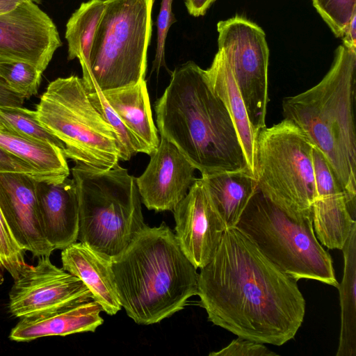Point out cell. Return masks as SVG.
<instances>
[{
    "label": "cell",
    "mask_w": 356,
    "mask_h": 356,
    "mask_svg": "<svg viewBox=\"0 0 356 356\" xmlns=\"http://www.w3.org/2000/svg\"><path fill=\"white\" fill-rule=\"evenodd\" d=\"M197 295L213 324L264 344L280 346L293 339L305 314L297 281L237 227L226 229L214 256L200 268Z\"/></svg>",
    "instance_id": "1"
},
{
    "label": "cell",
    "mask_w": 356,
    "mask_h": 356,
    "mask_svg": "<svg viewBox=\"0 0 356 356\" xmlns=\"http://www.w3.org/2000/svg\"><path fill=\"white\" fill-rule=\"evenodd\" d=\"M154 111L160 136L174 144L202 176L251 173L226 106L211 89L206 71L194 62L174 70Z\"/></svg>",
    "instance_id": "2"
},
{
    "label": "cell",
    "mask_w": 356,
    "mask_h": 356,
    "mask_svg": "<svg viewBox=\"0 0 356 356\" xmlns=\"http://www.w3.org/2000/svg\"><path fill=\"white\" fill-rule=\"evenodd\" d=\"M111 261L121 305L137 324L159 323L197 295V268L164 222L145 225Z\"/></svg>",
    "instance_id": "3"
},
{
    "label": "cell",
    "mask_w": 356,
    "mask_h": 356,
    "mask_svg": "<svg viewBox=\"0 0 356 356\" xmlns=\"http://www.w3.org/2000/svg\"><path fill=\"white\" fill-rule=\"evenodd\" d=\"M356 49L343 43L323 79L312 88L282 100L291 121L319 149L332 167L352 207L356 197L355 103Z\"/></svg>",
    "instance_id": "4"
},
{
    "label": "cell",
    "mask_w": 356,
    "mask_h": 356,
    "mask_svg": "<svg viewBox=\"0 0 356 356\" xmlns=\"http://www.w3.org/2000/svg\"><path fill=\"white\" fill-rule=\"evenodd\" d=\"M72 174L79 200L78 239L117 256L146 225L136 178L119 163L107 170L76 163Z\"/></svg>",
    "instance_id": "5"
},
{
    "label": "cell",
    "mask_w": 356,
    "mask_h": 356,
    "mask_svg": "<svg viewBox=\"0 0 356 356\" xmlns=\"http://www.w3.org/2000/svg\"><path fill=\"white\" fill-rule=\"evenodd\" d=\"M36 108L40 122L63 144L66 158L99 170L118 163L117 135L91 102L82 78L54 80Z\"/></svg>",
    "instance_id": "6"
},
{
    "label": "cell",
    "mask_w": 356,
    "mask_h": 356,
    "mask_svg": "<svg viewBox=\"0 0 356 356\" xmlns=\"http://www.w3.org/2000/svg\"><path fill=\"white\" fill-rule=\"evenodd\" d=\"M154 1L105 0L82 77L86 86L105 91L145 79Z\"/></svg>",
    "instance_id": "7"
},
{
    "label": "cell",
    "mask_w": 356,
    "mask_h": 356,
    "mask_svg": "<svg viewBox=\"0 0 356 356\" xmlns=\"http://www.w3.org/2000/svg\"><path fill=\"white\" fill-rule=\"evenodd\" d=\"M259 250L292 279L314 280L337 287L332 259L318 241L312 217H290L258 191L237 225Z\"/></svg>",
    "instance_id": "8"
},
{
    "label": "cell",
    "mask_w": 356,
    "mask_h": 356,
    "mask_svg": "<svg viewBox=\"0 0 356 356\" xmlns=\"http://www.w3.org/2000/svg\"><path fill=\"white\" fill-rule=\"evenodd\" d=\"M313 145L284 119L260 129L255 140V170L262 195L296 220L312 216L316 197Z\"/></svg>",
    "instance_id": "9"
},
{
    "label": "cell",
    "mask_w": 356,
    "mask_h": 356,
    "mask_svg": "<svg viewBox=\"0 0 356 356\" xmlns=\"http://www.w3.org/2000/svg\"><path fill=\"white\" fill-rule=\"evenodd\" d=\"M218 49L227 61L254 132L266 127L269 50L264 31L235 16L217 24Z\"/></svg>",
    "instance_id": "10"
},
{
    "label": "cell",
    "mask_w": 356,
    "mask_h": 356,
    "mask_svg": "<svg viewBox=\"0 0 356 356\" xmlns=\"http://www.w3.org/2000/svg\"><path fill=\"white\" fill-rule=\"evenodd\" d=\"M14 280L9 310L20 318L93 300L78 277L54 266L49 257H39L35 266L26 264Z\"/></svg>",
    "instance_id": "11"
},
{
    "label": "cell",
    "mask_w": 356,
    "mask_h": 356,
    "mask_svg": "<svg viewBox=\"0 0 356 356\" xmlns=\"http://www.w3.org/2000/svg\"><path fill=\"white\" fill-rule=\"evenodd\" d=\"M61 45L55 24L38 3L0 15V58L26 61L43 72Z\"/></svg>",
    "instance_id": "12"
},
{
    "label": "cell",
    "mask_w": 356,
    "mask_h": 356,
    "mask_svg": "<svg viewBox=\"0 0 356 356\" xmlns=\"http://www.w3.org/2000/svg\"><path fill=\"white\" fill-rule=\"evenodd\" d=\"M173 212L181 251L196 268H203L216 252L227 227L201 177Z\"/></svg>",
    "instance_id": "13"
},
{
    "label": "cell",
    "mask_w": 356,
    "mask_h": 356,
    "mask_svg": "<svg viewBox=\"0 0 356 356\" xmlns=\"http://www.w3.org/2000/svg\"><path fill=\"white\" fill-rule=\"evenodd\" d=\"M149 156L145 170L136 178L140 200L149 210L173 211L196 180V169L174 144L161 136Z\"/></svg>",
    "instance_id": "14"
},
{
    "label": "cell",
    "mask_w": 356,
    "mask_h": 356,
    "mask_svg": "<svg viewBox=\"0 0 356 356\" xmlns=\"http://www.w3.org/2000/svg\"><path fill=\"white\" fill-rule=\"evenodd\" d=\"M35 180L23 173H0V209L19 245L34 257H49L54 248L42 231Z\"/></svg>",
    "instance_id": "15"
},
{
    "label": "cell",
    "mask_w": 356,
    "mask_h": 356,
    "mask_svg": "<svg viewBox=\"0 0 356 356\" xmlns=\"http://www.w3.org/2000/svg\"><path fill=\"white\" fill-rule=\"evenodd\" d=\"M42 231L49 243L63 250L78 239L79 200L75 182L68 177L58 182L35 181Z\"/></svg>",
    "instance_id": "16"
},
{
    "label": "cell",
    "mask_w": 356,
    "mask_h": 356,
    "mask_svg": "<svg viewBox=\"0 0 356 356\" xmlns=\"http://www.w3.org/2000/svg\"><path fill=\"white\" fill-rule=\"evenodd\" d=\"M61 260L63 268L83 282L104 312L114 315L121 309L111 257L80 241L63 249Z\"/></svg>",
    "instance_id": "17"
},
{
    "label": "cell",
    "mask_w": 356,
    "mask_h": 356,
    "mask_svg": "<svg viewBox=\"0 0 356 356\" xmlns=\"http://www.w3.org/2000/svg\"><path fill=\"white\" fill-rule=\"evenodd\" d=\"M102 311L100 305L90 300L24 317L12 330L9 338L15 341H29L47 336L95 332L104 322Z\"/></svg>",
    "instance_id": "18"
},
{
    "label": "cell",
    "mask_w": 356,
    "mask_h": 356,
    "mask_svg": "<svg viewBox=\"0 0 356 356\" xmlns=\"http://www.w3.org/2000/svg\"><path fill=\"white\" fill-rule=\"evenodd\" d=\"M102 92L114 112L135 136L142 148V153L150 155L157 148L160 140L153 121L145 80Z\"/></svg>",
    "instance_id": "19"
},
{
    "label": "cell",
    "mask_w": 356,
    "mask_h": 356,
    "mask_svg": "<svg viewBox=\"0 0 356 356\" xmlns=\"http://www.w3.org/2000/svg\"><path fill=\"white\" fill-rule=\"evenodd\" d=\"M209 85L223 102L236 127L251 173L256 177V133L223 52L218 49L209 68L205 70ZM257 178V177H256Z\"/></svg>",
    "instance_id": "20"
},
{
    "label": "cell",
    "mask_w": 356,
    "mask_h": 356,
    "mask_svg": "<svg viewBox=\"0 0 356 356\" xmlns=\"http://www.w3.org/2000/svg\"><path fill=\"white\" fill-rule=\"evenodd\" d=\"M201 178L227 229L236 227L259 189L257 178L247 171L225 172Z\"/></svg>",
    "instance_id": "21"
},
{
    "label": "cell",
    "mask_w": 356,
    "mask_h": 356,
    "mask_svg": "<svg viewBox=\"0 0 356 356\" xmlns=\"http://www.w3.org/2000/svg\"><path fill=\"white\" fill-rule=\"evenodd\" d=\"M312 217L318 241L329 249L342 250L356 227L355 211L344 193L316 198Z\"/></svg>",
    "instance_id": "22"
},
{
    "label": "cell",
    "mask_w": 356,
    "mask_h": 356,
    "mask_svg": "<svg viewBox=\"0 0 356 356\" xmlns=\"http://www.w3.org/2000/svg\"><path fill=\"white\" fill-rule=\"evenodd\" d=\"M0 146L35 168L46 181L58 182L70 175L63 149L50 143L0 131Z\"/></svg>",
    "instance_id": "23"
},
{
    "label": "cell",
    "mask_w": 356,
    "mask_h": 356,
    "mask_svg": "<svg viewBox=\"0 0 356 356\" xmlns=\"http://www.w3.org/2000/svg\"><path fill=\"white\" fill-rule=\"evenodd\" d=\"M342 252L344 267L338 285L341 306V330L337 356L356 355V227Z\"/></svg>",
    "instance_id": "24"
},
{
    "label": "cell",
    "mask_w": 356,
    "mask_h": 356,
    "mask_svg": "<svg viewBox=\"0 0 356 356\" xmlns=\"http://www.w3.org/2000/svg\"><path fill=\"white\" fill-rule=\"evenodd\" d=\"M104 8L105 0H90L82 3L66 24L65 38L68 46L67 59H79L83 77L88 72L90 48Z\"/></svg>",
    "instance_id": "25"
},
{
    "label": "cell",
    "mask_w": 356,
    "mask_h": 356,
    "mask_svg": "<svg viewBox=\"0 0 356 356\" xmlns=\"http://www.w3.org/2000/svg\"><path fill=\"white\" fill-rule=\"evenodd\" d=\"M0 124L3 131L63 148L61 142L40 122L36 111L22 106L0 105Z\"/></svg>",
    "instance_id": "26"
},
{
    "label": "cell",
    "mask_w": 356,
    "mask_h": 356,
    "mask_svg": "<svg viewBox=\"0 0 356 356\" xmlns=\"http://www.w3.org/2000/svg\"><path fill=\"white\" fill-rule=\"evenodd\" d=\"M42 74L28 62L0 58V76L13 92L24 99L37 94Z\"/></svg>",
    "instance_id": "27"
},
{
    "label": "cell",
    "mask_w": 356,
    "mask_h": 356,
    "mask_svg": "<svg viewBox=\"0 0 356 356\" xmlns=\"http://www.w3.org/2000/svg\"><path fill=\"white\" fill-rule=\"evenodd\" d=\"M86 89L91 102L117 135L120 145V161H129L136 154L142 153L138 140L112 109L102 90L95 84Z\"/></svg>",
    "instance_id": "28"
},
{
    "label": "cell",
    "mask_w": 356,
    "mask_h": 356,
    "mask_svg": "<svg viewBox=\"0 0 356 356\" xmlns=\"http://www.w3.org/2000/svg\"><path fill=\"white\" fill-rule=\"evenodd\" d=\"M313 5L337 37L356 15V0H312Z\"/></svg>",
    "instance_id": "29"
},
{
    "label": "cell",
    "mask_w": 356,
    "mask_h": 356,
    "mask_svg": "<svg viewBox=\"0 0 356 356\" xmlns=\"http://www.w3.org/2000/svg\"><path fill=\"white\" fill-rule=\"evenodd\" d=\"M26 265L24 250L14 238L0 209V266L15 279Z\"/></svg>",
    "instance_id": "30"
},
{
    "label": "cell",
    "mask_w": 356,
    "mask_h": 356,
    "mask_svg": "<svg viewBox=\"0 0 356 356\" xmlns=\"http://www.w3.org/2000/svg\"><path fill=\"white\" fill-rule=\"evenodd\" d=\"M312 162L316 198L345 193L327 160L322 152L314 146Z\"/></svg>",
    "instance_id": "31"
},
{
    "label": "cell",
    "mask_w": 356,
    "mask_h": 356,
    "mask_svg": "<svg viewBox=\"0 0 356 356\" xmlns=\"http://www.w3.org/2000/svg\"><path fill=\"white\" fill-rule=\"evenodd\" d=\"M172 0H161V8L157 17V43L153 69L159 70L165 64V39L171 25L177 19L172 12Z\"/></svg>",
    "instance_id": "32"
},
{
    "label": "cell",
    "mask_w": 356,
    "mask_h": 356,
    "mask_svg": "<svg viewBox=\"0 0 356 356\" xmlns=\"http://www.w3.org/2000/svg\"><path fill=\"white\" fill-rule=\"evenodd\" d=\"M264 343L238 337L227 346L217 352L209 353V356H274Z\"/></svg>",
    "instance_id": "33"
},
{
    "label": "cell",
    "mask_w": 356,
    "mask_h": 356,
    "mask_svg": "<svg viewBox=\"0 0 356 356\" xmlns=\"http://www.w3.org/2000/svg\"><path fill=\"white\" fill-rule=\"evenodd\" d=\"M1 172L23 173L36 181H45L43 176L35 168L0 146Z\"/></svg>",
    "instance_id": "34"
},
{
    "label": "cell",
    "mask_w": 356,
    "mask_h": 356,
    "mask_svg": "<svg viewBox=\"0 0 356 356\" xmlns=\"http://www.w3.org/2000/svg\"><path fill=\"white\" fill-rule=\"evenodd\" d=\"M24 98L13 92L0 76V105L22 106Z\"/></svg>",
    "instance_id": "35"
},
{
    "label": "cell",
    "mask_w": 356,
    "mask_h": 356,
    "mask_svg": "<svg viewBox=\"0 0 356 356\" xmlns=\"http://www.w3.org/2000/svg\"><path fill=\"white\" fill-rule=\"evenodd\" d=\"M215 0H185L188 12L194 17L204 15Z\"/></svg>",
    "instance_id": "36"
},
{
    "label": "cell",
    "mask_w": 356,
    "mask_h": 356,
    "mask_svg": "<svg viewBox=\"0 0 356 356\" xmlns=\"http://www.w3.org/2000/svg\"><path fill=\"white\" fill-rule=\"evenodd\" d=\"M341 38L344 44L356 49V15L346 27Z\"/></svg>",
    "instance_id": "37"
},
{
    "label": "cell",
    "mask_w": 356,
    "mask_h": 356,
    "mask_svg": "<svg viewBox=\"0 0 356 356\" xmlns=\"http://www.w3.org/2000/svg\"><path fill=\"white\" fill-rule=\"evenodd\" d=\"M33 1L40 3V0H0V15L11 12L24 2Z\"/></svg>",
    "instance_id": "38"
},
{
    "label": "cell",
    "mask_w": 356,
    "mask_h": 356,
    "mask_svg": "<svg viewBox=\"0 0 356 356\" xmlns=\"http://www.w3.org/2000/svg\"><path fill=\"white\" fill-rule=\"evenodd\" d=\"M0 131H3V128L2 127V126L0 124Z\"/></svg>",
    "instance_id": "39"
}]
</instances>
